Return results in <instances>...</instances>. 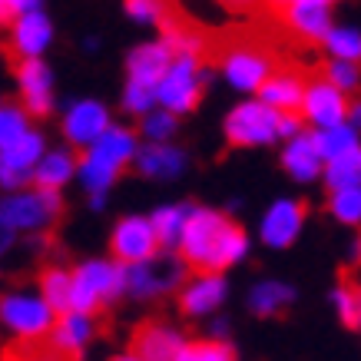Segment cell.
I'll list each match as a JSON object with an SVG mask.
<instances>
[{
	"label": "cell",
	"instance_id": "6da1fadb",
	"mask_svg": "<svg viewBox=\"0 0 361 361\" xmlns=\"http://www.w3.org/2000/svg\"><path fill=\"white\" fill-rule=\"evenodd\" d=\"M212 56H219L222 73L235 90H262L279 70H285V63H279L272 47L259 37H249V33L242 40L216 37Z\"/></svg>",
	"mask_w": 361,
	"mask_h": 361
},
{
	"label": "cell",
	"instance_id": "7a4b0ae2",
	"mask_svg": "<svg viewBox=\"0 0 361 361\" xmlns=\"http://www.w3.org/2000/svg\"><path fill=\"white\" fill-rule=\"evenodd\" d=\"M136 133L113 126L99 142H93L83 159H80V183L87 186L90 196H103L106 189L120 179V173L126 169V163H136Z\"/></svg>",
	"mask_w": 361,
	"mask_h": 361
},
{
	"label": "cell",
	"instance_id": "3957f363",
	"mask_svg": "<svg viewBox=\"0 0 361 361\" xmlns=\"http://www.w3.org/2000/svg\"><path fill=\"white\" fill-rule=\"evenodd\" d=\"M126 295V265L106 262V259H90L73 269V298L70 312L93 315L103 305Z\"/></svg>",
	"mask_w": 361,
	"mask_h": 361
},
{
	"label": "cell",
	"instance_id": "277c9868",
	"mask_svg": "<svg viewBox=\"0 0 361 361\" xmlns=\"http://www.w3.org/2000/svg\"><path fill=\"white\" fill-rule=\"evenodd\" d=\"M282 116L285 113L272 110L262 99L239 103L226 116V140L229 146H265L282 136Z\"/></svg>",
	"mask_w": 361,
	"mask_h": 361
},
{
	"label": "cell",
	"instance_id": "5b68a950",
	"mask_svg": "<svg viewBox=\"0 0 361 361\" xmlns=\"http://www.w3.org/2000/svg\"><path fill=\"white\" fill-rule=\"evenodd\" d=\"M63 212V199L60 192L50 189H27L17 196H7L0 206V219L7 232H37L50 226Z\"/></svg>",
	"mask_w": 361,
	"mask_h": 361
},
{
	"label": "cell",
	"instance_id": "8992f818",
	"mask_svg": "<svg viewBox=\"0 0 361 361\" xmlns=\"http://www.w3.org/2000/svg\"><path fill=\"white\" fill-rule=\"evenodd\" d=\"M54 308L44 302V295L37 292H7L0 302V318L4 325L17 335L20 341H37V338H50L54 331Z\"/></svg>",
	"mask_w": 361,
	"mask_h": 361
},
{
	"label": "cell",
	"instance_id": "52a82bcc",
	"mask_svg": "<svg viewBox=\"0 0 361 361\" xmlns=\"http://www.w3.org/2000/svg\"><path fill=\"white\" fill-rule=\"evenodd\" d=\"M202 87H206L202 60L199 56H176L169 73L159 83V106L169 110L173 116L196 110L199 97H202Z\"/></svg>",
	"mask_w": 361,
	"mask_h": 361
},
{
	"label": "cell",
	"instance_id": "ba28073f",
	"mask_svg": "<svg viewBox=\"0 0 361 361\" xmlns=\"http://www.w3.org/2000/svg\"><path fill=\"white\" fill-rule=\"evenodd\" d=\"M183 272L186 262L176 255V252H163L149 262L142 265H130L126 269V295L133 298H159L173 288H183Z\"/></svg>",
	"mask_w": 361,
	"mask_h": 361
},
{
	"label": "cell",
	"instance_id": "9c48e42d",
	"mask_svg": "<svg viewBox=\"0 0 361 361\" xmlns=\"http://www.w3.org/2000/svg\"><path fill=\"white\" fill-rule=\"evenodd\" d=\"M272 17L285 33H292L295 40H329L331 27V4L325 0H292V4H279L269 7Z\"/></svg>",
	"mask_w": 361,
	"mask_h": 361
},
{
	"label": "cell",
	"instance_id": "30bf717a",
	"mask_svg": "<svg viewBox=\"0 0 361 361\" xmlns=\"http://www.w3.org/2000/svg\"><path fill=\"white\" fill-rule=\"evenodd\" d=\"M229 226V219L216 212V209H192V216H189V226L183 232V242H179V259L192 269H209V259H212V252H216V242H219L222 229Z\"/></svg>",
	"mask_w": 361,
	"mask_h": 361
},
{
	"label": "cell",
	"instance_id": "8fae6325",
	"mask_svg": "<svg viewBox=\"0 0 361 361\" xmlns=\"http://www.w3.org/2000/svg\"><path fill=\"white\" fill-rule=\"evenodd\" d=\"M110 249L116 255V262L130 269V265H142V262H149V259H156L163 245L156 239L153 222L142 219V216H126L113 229Z\"/></svg>",
	"mask_w": 361,
	"mask_h": 361
},
{
	"label": "cell",
	"instance_id": "7c38bea8",
	"mask_svg": "<svg viewBox=\"0 0 361 361\" xmlns=\"http://www.w3.org/2000/svg\"><path fill=\"white\" fill-rule=\"evenodd\" d=\"M97 335V318L83 315V312H66V315L56 318L50 338H44L47 358L50 361H77L87 345Z\"/></svg>",
	"mask_w": 361,
	"mask_h": 361
},
{
	"label": "cell",
	"instance_id": "4fadbf2b",
	"mask_svg": "<svg viewBox=\"0 0 361 361\" xmlns=\"http://www.w3.org/2000/svg\"><path fill=\"white\" fill-rule=\"evenodd\" d=\"M110 110L97 103V99H77L63 116V136L73 149H83L87 153L93 142H99L106 133H110Z\"/></svg>",
	"mask_w": 361,
	"mask_h": 361
},
{
	"label": "cell",
	"instance_id": "5bb4252c",
	"mask_svg": "<svg viewBox=\"0 0 361 361\" xmlns=\"http://www.w3.org/2000/svg\"><path fill=\"white\" fill-rule=\"evenodd\" d=\"M186 348V338L159 318L140 322L130 338V355H136L140 361H176Z\"/></svg>",
	"mask_w": 361,
	"mask_h": 361
},
{
	"label": "cell",
	"instance_id": "9a60e30c",
	"mask_svg": "<svg viewBox=\"0 0 361 361\" xmlns=\"http://www.w3.org/2000/svg\"><path fill=\"white\" fill-rule=\"evenodd\" d=\"M302 113H305L308 123H315L318 130H335V126H345V120H348V99H345L341 90H335L318 73V77L308 80Z\"/></svg>",
	"mask_w": 361,
	"mask_h": 361
},
{
	"label": "cell",
	"instance_id": "2e32d148",
	"mask_svg": "<svg viewBox=\"0 0 361 361\" xmlns=\"http://www.w3.org/2000/svg\"><path fill=\"white\" fill-rule=\"evenodd\" d=\"M308 206L298 202V199H279L265 209L262 226H259V235L269 249H288L292 242L298 239V232L305 226Z\"/></svg>",
	"mask_w": 361,
	"mask_h": 361
},
{
	"label": "cell",
	"instance_id": "e0dca14e",
	"mask_svg": "<svg viewBox=\"0 0 361 361\" xmlns=\"http://www.w3.org/2000/svg\"><path fill=\"white\" fill-rule=\"evenodd\" d=\"M173 60H176V54L163 40H149V44L133 47L130 56H126V83L149 87L159 93V83H163V77L169 73Z\"/></svg>",
	"mask_w": 361,
	"mask_h": 361
},
{
	"label": "cell",
	"instance_id": "ac0fdd59",
	"mask_svg": "<svg viewBox=\"0 0 361 361\" xmlns=\"http://www.w3.org/2000/svg\"><path fill=\"white\" fill-rule=\"evenodd\" d=\"M17 87H20L23 110L30 116L54 113V73L44 60H20L17 63Z\"/></svg>",
	"mask_w": 361,
	"mask_h": 361
},
{
	"label": "cell",
	"instance_id": "d6986e66",
	"mask_svg": "<svg viewBox=\"0 0 361 361\" xmlns=\"http://www.w3.org/2000/svg\"><path fill=\"white\" fill-rule=\"evenodd\" d=\"M54 40V23L44 11H30L13 20L11 30V50L17 54V63L20 60H40L47 47Z\"/></svg>",
	"mask_w": 361,
	"mask_h": 361
},
{
	"label": "cell",
	"instance_id": "ffe728a7",
	"mask_svg": "<svg viewBox=\"0 0 361 361\" xmlns=\"http://www.w3.org/2000/svg\"><path fill=\"white\" fill-rule=\"evenodd\" d=\"M226 298V279L216 272H199L179 288V312L189 318L216 312Z\"/></svg>",
	"mask_w": 361,
	"mask_h": 361
},
{
	"label": "cell",
	"instance_id": "44dd1931",
	"mask_svg": "<svg viewBox=\"0 0 361 361\" xmlns=\"http://www.w3.org/2000/svg\"><path fill=\"white\" fill-rule=\"evenodd\" d=\"M305 90H308V80L292 70V66H285L279 70L262 90H259V99L269 103L272 110L279 113H288V116H298V110L305 106Z\"/></svg>",
	"mask_w": 361,
	"mask_h": 361
},
{
	"label": "cell",
	"instance_id": "7402d4cb",
	"mask_svg": "<svg viewBox=\"0 0 361 361\" xmlns=\"http://www.w3.org/2000/svg\"><path fill=\"white\" fill-rule=\"evenodd\" d=\"M282 166L285 173L298 179V183H312L318 176L325 173V156H322V146H318V136L315 133H302L295 140L285 146L282 153Z\"/></svg>",
	"mask_w": 361,
	"mask_h": 361
},
{
	"label": "cell",
	"instance_id": "603a6c76",
	"mask_svg": "<svg viewBox=\"0 0 361 361\" xmlns=\"http://www.w3.org/2000/svg\"><path fill=\"white\" fill-rule=\"evenodd\" d=\"M136 169L149 179H176L186 169V153L173 142H149L136 156Z\"/></svg>",
	"mask_w": 361,
	"mask_h": 361
},
{
	"label": "cell",
	"instance_id": "cb8c5ba5",
	"mask_svg": "<svg viewBox=\"0 0 361 361\" xmlns=\"http://www.w3.org/2000/svg\"><path fill=\"white\" fill-rule=\"evenodd\" d=\"M80 176V159L70 149H54V153H47L37 166V173H33V183L37 189H50V192H60V189Z\"/></svg>",
	"mask_w": 361,
	"mask_h": 361
},
{
	"label": "cell",
	"instance_id": "d4e9b609",
	"mask_svg": "<svg viewBox=\"0 0 361 361\" xmlns=\"http://www.w3.org/2000/svg\"><path fill=\"white\" fill-rule=\"evenodd\" d=\"M189 216H192V206H159L149 216L156 229V239L166 252H179V242H183V232L189 226Z\"/></svg>",
	"mask_w": 361,
	"mask_h": 361
},
{
	"label": "cell",
	"instance_id": "484cf974",
	"mask_svg": "<svg viewBox=\"0 0 361 361\" xmlns=\"http://www.w3.org/2000/svg\"><path fill=\"white\" fill-rule=\"evenodd\" d=\"M245 252H249V235H245V229H242L239 222H232L222 229L219 242H216V252H212V259H209V269L206 272H226V269H232L235 262H242L245 259Z\"/></svg>",
	"mask_w": 361,
	"mask_h": 361
},
{
	"label": "cell",
	"instance_id": "4316f807",
	"mask_svg": "<svg viewBox=\"0 0 361 361\" xmlns=\"http://www.w3.org/2000/svg\"><path fill=\"white\" fill-rule=\"evenodd\" d=\"M292 302H295V288L288 282H259V285H252V292H249V308L262 318L282 315Z\"/></svg>",
	"mask_w": 361,
	"mask_h": 361
},
{
	"label": "cell",
	"instance_id": "83f0119b",
	"mask_svg": "<svg viewBox=\"0 0 361 361\" xmlns=\"http://www.w3.org/2000/svg\"><path fill=\"white\" fill-rule=\"evenodd\" d=\"M40 295L56 315H66L73 298V272H66L63 265H47L40 272Z\"/></svg>",
	"mask_w": 361,
	"mask_h": 361
},
{
	"label": "cell",
	"instance_id": "f1b7e54d",
	"mask_svg": "<svg viewBox=\"0 0 361 361\" xmlns=\"http://www.w3.org/2000/svg\"><path fill=\"white\" fill-rule=\"evenodd\" d=\"M325 183H329L331 192L361 186V146L345 156H338V159H331V163L325 166Z\"/></svg>",
	"mask_w": 361,
	"mask_h": 361
},
{
	"label": "cell",
	"instance_id": "f546056e",
	"mask_svg": "<svg viewBox=\"0 0 361 361\" xmlns=\"http://www.w3.org/2000/svg\"><path fill=\"white\" fill-rule=\"evenodd\" d=\"M318 136V146H322V156H325V163L331 159H338V156L351 153V149H358V136L361 133L355 126H335V130H315Z\"/></svg>",
	"mask_w": 361,
	"mask_h": 361
},
{
	"label": "cell",
	"instance_id": "4dcf8cb0",
	"mask_svg": "<svg viewBox=\"0 0 361 361\" xmlns=\"http://www.w3.org/2000/svg\"><path fill=\"white\" fill-rule=\"evenodd\" d=\"M176 361H235V348L222 338H199L186 341V348Z\"/></svg>",
	"mask_w": 361,
	"mask_h": 361
},
{
	"label": "cell",
	"instance_id": "1f68e13d",
	"mask_svg": "<svg viewBox=\"0 0 361 361\" xmlns=\"http://www.w3.org/2000/svg\"><path fill=\"white\" fill-rule=\"evenodd\" d=\"M358 288L351 279H341L335 288H331V302H335V312H338L341 325L348 329H361V318H358Z\"/></svg>",
	"mask_w": 361,
	"mask_h": 361
},
{
	"label": "cell",
	"instance_id": "d6a6232c",
	"mask_svg": "<svg viewBox=\"0 0 361 361\" xmlns=\"http://www.w3.org/2000/svg\"><path fill=\"white\" fill-rule=\"evenodd\" d=\"M329 50L335 60H345V63H361V30H351V27H335L329 33Z\"/></svg>",
	"mask_w": 361,
	"mask_h": 361
},
{
	"label": "cell",
	"instance_id": "836d02e7",
	"mask_svg": "<svg viewBox=\"0 0 361 361\" xmlns=\"http://www.w3.org/2000/svg\"><path fill=\"white\" fill-rule=\"evenodd\" d=\"M329 212L338 222H345V226H358V222H361V186L358 189H341V192H331Z\"/></svg>",
	"mask_w": 361,
	"mask_h": 361
},
{
	"label": "cell",
	"instance_id": "e575fe53",
	"mask_svg": "<svg viewBox=\"0 0 361 361\" xmlns=\"http://www.w3.org/2000/svg\"><path fill=\"white\" fill-rule=\"evenodd\" d=\"M322 77L329 80L335 90H355L361 83V70L358 63H345V60H331V63H325V70H322Z\"/></svg>",
	"mask_w": 361,
	"mask_h": 361
},
{
	"label": "cell",
	"instance_id": "d590c367",
	"mask_svg": "<svg viewBox=\"0 0 361 361\" xmlns=\"http://www.w3.org/2000/svg\"><path fill=\"white\" fill-rule=\"evenodd\" d=\"M153 103H159V93L149 87H136V83H126L123 90V106L136 116H149L153 113Z\"/></svg>",
	"mask_w": 361,
	"mask_h": 361
},
{
	"label": "cell",
	"instance_id": "8d00e7d4",
	"mask_svg": "<svg viewBox=\"0 0 361 361\" xmlns=\"http://www.w3.org/2000/svg\"><path fill=\"white\" fill-rule=\"evenodd\" d=\"M142 133L149 142H169L176 133V116L169 110H156L142 120Z\"/></svg>",
	"mask_w": 361,
	"mask_h": 361
},
{
	"label": "cell",
	"instance_id": "74e56055",
	"mask_svg": "<svg viewBox=\"0 0 361 361\" xmlns=\"http://www.w3.org/2000/svg\"><path fill=\"white\" fill-rule=\"evenodd\" d=\"M166 11L163 4H153V0H130L126 4V13H130L133 20H142V23H163Z\"/></svg>",
	"mask_w": 361,
	"mask_h": 361
},
{
	"label": "cell",
	"instance_id": "f35d334b",
	"mask_svg": "<svg viewBox=\"0 0 361 361\" xmlns=\"http://www.w3.org/2000/svg\"><path fill=\"white\" fill-rule=\"evenodd\" d=\"M351 120H355V130L361 133V103H355V110H351Z\"/></svg>",
	"mask_w": 361,
	"mask_h": 361
},
{
	"label": "cell",
	"instance_id": "ab89813d",
	"mask_svg": "<svg viewBox=\"0 0 361 361\" xmlns=\"http://www.w3.org/2000/svg\"><path fill=\"white\" fill-rule=\"evenodd\" d=\"M113 361H140V358H136V355H116Z\"/></svg>",
	"mask_w": 361,
	"mask_h": 361
},
{
	"label": "cell",
	"instance_id": "60d3db41",
	"mask_svg": "<svg viewBox=\"0 0 361 361\" xmlns=\"http://www.w3.org/2000/svg\"><path fill=\"white\" fill-rule=\"evenodd\" d=\"M358 318H361V288H358Z\"/></svg>",
	"mask_w": 361,
	"mask_h": 361
}]
</instances>
